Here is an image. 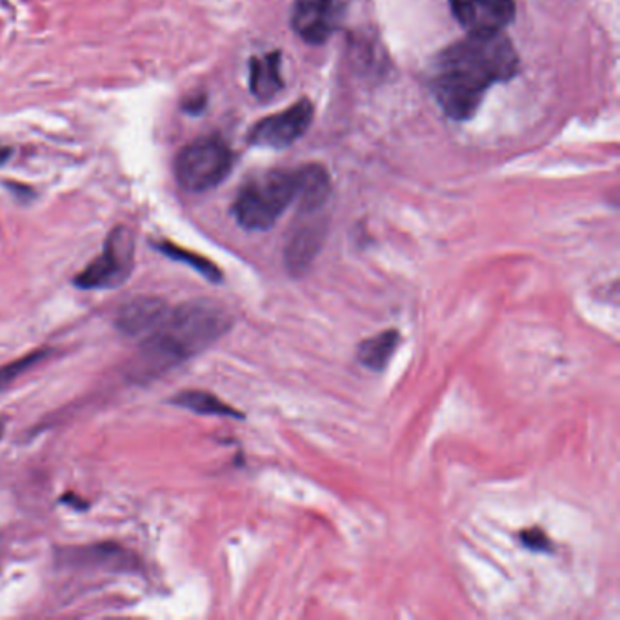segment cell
<instances>
[{
    "label": "cell",
    "instance_id": "cell-10",
    "mask_svg": "<svg viewBox=\"0 0 620 620\" xmlns=\"http://www.w3.org/2000/svg\"><path fill=\"white\" fill-rule=\"evenodd\" d=\"M324 240V228L321 224H300L295 228L285 248V263L290 274L302 275L308 271L316 259Z\"/></svg>",
    "mask_w": 620,
    "mask_h": 620
},
{
    "label": "cell",
    "instance_id": "cell-2",
    "mask_svg": "<svg viewBox=\"0 0 620 620\" xmlns=\"http://www.w3.org/2000/svg\"><path fill=\"white\" fill-rule=\"evenodd\" d=\"M232 324L228 310L213 300L170 306L159 327L140 339L137 372L145 378L170 372L212 346Z\"/></svg>",
    "mask_w": 620,
    "mask_h": 620
},
{
    "label": "cell",
    "instance_id": "cell-3",
    "mask_svg": "<svg viewBox=\"0 0 620 620\" xmlns=\"http://www.w3.org/2000/svg\"><path fill=\"white\" fill-rule=\"evenodd\" d=\"M300 168L266 171L246 182L233 202V215L244 229L266 232L274 228L282 213L299 201Z\"/></svg>",
    "mask_w": 620,
    "mask_h": 620
},
{
    "label": "cell",
    "instance_id": "cell-16",
    "mask_svg": "<svg viewBox=\"0 0 620 620\" xmlns=\"http://www.w3.org/2000/svg\"><path fill=\"white\" fill-rule=\"evenodd\" d=\"M519 538H521V543H523L526 548L533 549V552H548V549H552L549 537L541 527L524 530V532H521V535H519Z\"/></svg>",
    "mask_w": 620,
    "mask_h": 620
},
{
    "label": "cell",
    "instance_id": "cell-14",
    "mask_svg": "<svg viewBox=\"0 0 620 620\" xmlns=\"http://www.w3.org/2000/svg\"><path fill=\"white\" fill-rule=\"evenodd\" d=\"M159 249H161L165 257H170V259L179 260V263L192 266L195 271H199L202 277H206V279L212 280V282L223 280L221 269H218L212 260H207L206 257H202V255L193 254V252H188V249L184 248H179V246L171 243L159 244Z\"/></svg>",
    "mask_w": 620,
    "mask_h": 620
},
{
    "label": "cell",
    "instance_id": "cell-9",
    "mask_svg": "<svg viewBox=\"0 0 620 620\" xmlns=\"http://www.w3.org/2000/svg\"><path fill=\"white\" fill-rule=\"evenodd\" d=\"M333 4L335 0H295V32L310 44H322L328 41L333 30Z\"/></svg>",
    "mask_w": 620,
    "mask_h": 620
},
{
    "label": "cell",
    "instance_id": "cell-4",
    "mask_svg": "<svg viewBox=\"0 0 620 620\" xmlns=\"http://www.w3.org/2000/svg\"><path fill=\"white\" fill-rule=\"evenodd\" d=\"M233 153L218 137L193 140L177 156V182L190 193L210 192L229 175Z\"/></svg>",
    "mask_w": 620,
    "mask_h": 620
},
{
    "label": "cell",
    "instance_id": "cell-11",
    "mask_svg": "<svg viewBox=\"0 0 620 620\" xmlns=\"http://www.w3.org/2000/svg\"><path fill=\"white\" fill-rule=\"evenodd\" d=\"M249 86L255 97L268 100L279 94L285 81L280 77V53L274 52L252 61Z\"/></svg>",
    "mask_w": 620,
    "mask_h": 620
},
{
    "label": "cell",
    "instance_id": "cell-7",
    "mask_svg": "<svg viewBox=\"0 0 620 620\" xmlns=\"http://www.w3.org/2000/svg\"><path fill=\"white\" fill-rule=\"evenodd\" d=\"M450 4L468 33L504 32L515 17L513 0H450Z\"/></svg>",
    "mask_w": 620,
    "mask_h": 620
},
{
    "label": "cell",
    "instance_id": "cell-12",
    "mask_svg": "<svg viewBox=\"0 0 620 620\" xmlns=\"http://www.w3.org/2000/svg\"><path fill=\"white\" fill-rule=\"evenodd\" d=\"M400 344L397 330H384L362 341L357 348V361L373 372H383Z\"/></svg>",
    "mask_w": 620,
    "mask_h": 620
},
{
    "label": "cell",
    "instance_id": "cell-13",
    "mask_svg": "<svg viewBox=\"0 0 620 620\" xmlns=\"http://www.w3.org/2000/svg\"><path fill=\"white\" fill-rule=\"evenodd\" d=\"M171 404L188 409V411H193V414L244 419L240 411L215 397L213 393L202 392V389H186V392L177 393L175 397L171 398Z\"/></svg>",
    "mask_w": 620,
    "mask_h": 620
},
{
    "label": "cell",
    "instance_id": "cell-1",
    "mask_svg": "<svg viewBox=\"0 0 620 620\" xmlns=\"http://www.w3.org/2000/svg\"><path fill=\"white\" fill-rule=\"evenodd\" d=\"M517 67V52L504 32L468 33L435 61L431 94L451 119H470L488 89L510 81Z\"/></svg>",
    "mask_w": 620,
    "mask_h": 620
},
{
    "label": "cell",
    "instance_id": "cell-6",
    "mask_svg": "<svg viewBox=\"0 0 620 620\" xmlns=\"http://www.w3.org/2000/svg\"><path fill=\"white\" fill-rule=\"evenodd\" d=\"M313 104L308 98L297 100L291 108L269 115L249 130L248 140L259 148H288L310 128Z\"/></svg>",
    "mask_w": 620,
    "mask_h": 620
},
{
    "label": "cell",
    "instance_id": "cell-5",
    "mask_svg": "<svg viewBox=\"0 0 620 620\" xmlns=\"http://www.w3.org/2000/svg\"><path fill=\"white\" fill-rule=\"evenodd\" d=\"M133 266V233L126 226H117L106 238L103 254L73 279V285L81 290H114L130 279Z\"/></svg>",
    "mask_w": 620,
    "mask_h": 620
},
{
    "label": "cell",
    "instance_id": "cell-15",
    "mask_svg": "<svg viewBox=\"0 0 620 620\" xmlns=\"http://www.w3.org/2000/svg\"><path fill=\"white\" fill-rule=\"evenodd\" d=\"M47 355H50V350H35V352L26 353V355H22V357L8 362L6 366L0 367V389H4L6 386L15 383L17 378L33 370Z\"/></svg>",
    "mask_w": 620,
    "mask_h": 620
},
{
    "label": "cell",
    "instance_id": "cell-8",
    "mask_svg": "<svg viewBox=\"0 0 620 620\" xmlns=\"http://www.w3.org/2000/svg\"><path fill=\"white\" fill-rule=\"evenodd\" d=\"M168 310H170V304L161 297L139 295L120 306L115 324L119 328L120 333L140 341L142 336L159 327V322L164 319Z\"/></svg>",
    "mask_w": 620,
    "mask_h": 620
}]
</instances>
